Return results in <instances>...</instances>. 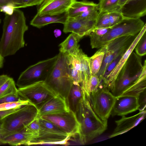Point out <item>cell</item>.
<instances>
[{"label": "cell", "instance_id": "6da1fadb", "mask_svg": "<svg viewBox=\"0 0 146 146\" xmlns=\"http://www.w3.org/2000/svg\"><path fill=\"white\" fill-rule=\"evenodd\" d=\"M146 88V60L133 52L118 74L111 91L116 98L125 95L139 96Z\"/></svg>", "mask_w": 146, "mask_h": 146}, {"label": "cell", "instance_id": "7a4b0ae2", "mask_svg": "<svg viewBox=\"0 0 146 146\" xmlns=\"http://www.w3.org/2000/svg\"><path fill=\"white\" fill-rule=\"evenodd\" d=\"M3 21L0 52L4 57L15 54L24 47V35L28 27L24 13L17 9L11 15L5 14Z\"/></svg>", "mask_w": 146, "mask_h": 146}, {"label": "cell", "instance_id": "3957f363", "mask_svg": "<svg viewBox=\"0 0 146 146\" xmlns=\"http://www.w3.org/2000/svg\"><path fill=\"white\" fill-rule=\"evenodd\" d=\"M83 91L82 98L75 113L80 124V141L84 144L103 133L107 129L108 122L102 120L96 115Z\"/></svg>", "mask_w": 146, "mask_h": 146}, {"label": "cell", "instance_id": "277c9868", "mask_svg": "<svg viewBox=\"0 0 146 146\" xmlns=\"http://www.w3.org/2000/svg\"><path fill=\"white\" fill-rule=\"evenodd\" d=\"M145 25L140 18L125 17L120 22L111 27L102 36L90 37L91 47L100 48L117 38L137 35Z\"/></svg>", "mask_w": 146, "mask_h": 146}, {"label": "cell", "instance_id": "5b68a950", "mask_svg": "<svg viewBox=\"0 0 146 146\" xmlns=\"http://www.w3.org/2000/svg\"><path fill=\"white\" fill-rule=\"evenodd\" d=\"M58 55L52 70L44 82L67 102L73 81L68 73L66 53L59 52Z\"/></svg>", "mask_w": 146, "mask_h": 146}, {"label": "cell", "instance_id": "8992f818", "mask_svg": "<svg viewBox=\"0 0 146 146\" xmlns=\"http://www.w3.org/2000/svg\"><path fill=\"white\" fill-rule=\"evenodd\" d=\"M38 116V110L33 104L29 103L22 106L2 120L1 139L21 130Z\"/></svg>", "mask_w": 146, "mask_h": 146}, {"label": "cell", "instance_id": "52a82bcc", "mask_svg": "<svg viewBox=\"0 0 146 146\" xmlns=\"http://www.w3.org/2000/svg\"><path fill=\"white\" fill-rule=\"evenodd\" d=\"M58 56V54L28 67L20 75L16 86L19 88L37 82L44 81L52 70Z\"/></svg>", "mask_w": 146, "mask_h": 146}, {"label": "cell", "instance_id": "ba28073f", "mask_svg": "<svg viewBox=\"0 0 146 146\" xmlns=\"http://www.w3.org/2000/svg\"><path fill=\"white\" fill-rule=\"evenodd\" d=\"M40 128L38 135L28 145H68L71 137L56 126L39 117Z\"/></svg>", "mask_w": 146, "mask_h": 146}, {"label": "cell", "instance_id": "9c48e42d", "mask_svg": "<svg viewBox=\"0 0 146 146\" xmlns=\"http://www.w3.org/2000/svg\"><path fill=\"white\" fill-rule=\"evenodd\" d=\"M91 106L98 117L103 121H107L116 98L101 82L98 88L88 97Z\"/></svg>", "mask_w": 146, "mask_h": 146}, {"label": "cell", "instance_id": "30bf717a", "mask_svg": "<svg viewBox=\"0 0 146 146\" xmlns=\"http://www.w3.org/2000/svg\"><path fill=\"white\" fill-rule=\"evenodd\" d=\"M18 94L23 99L28 100L38 110L52 98L59 96L45 83L37 82L17 89Z\"/></svg>", "mask_w": 146, "mask_h": 146}, {"label": "cell", "instance_id": "8fae6325", "mask_svg": "<svg viewBox=\"0 0 146 146\" xmlns=\"http://www.w3.org/2000/svg\"><path fill=\"white\" fill-rule=\"evenodd\" d=\"M137 35L117 38L111 40L105 45L106 49V53L102 66L97 75L99 78H102L107 66L111 62L125 52Z\"/></svg>", "mask_w": 146, "mask_h": 146}, {"label": "cell", "instance_id": "7c38bea8", "mask_svg": "<svg viewBox=\"0 0 146 146\" xmlns=\"http://www.w3.org/2000/svg\"><path fill=\"white\" fill-rule=\"evenodd\" d=\"M40 117L52 123L71 137L78 136L79 137L80 124L76 113L71 110L43 115Z\"/></svg>", "mask_w": 146, "mask_h": 146}, {"label": "cell", "instance_id": "4fadbf2b", "mask_svg": "<svg viewBox=\"0 0 146 146\" xmlns=\"http://www.w3.org/2000/svg\"><path fill=\"white\" fill-rule=\"evenodd\" d=\"M146 25L138 34L137 36L128 48L125 51L121 57L118 62L111 73L108 76L106 80L102 84L110 91L112 90L115 81L120 71L127 61L131 53L133 52L138 42L145 32Z\"/></svg>", "mask_w": 146, "mask_h": 146}, {"label": "cell", "instance_id": "5bb4252c", "mask_svg": "<svg viewBox=\"0 0 146 146\" xmlns=\"http://www.w3.org/2000/svg\"><path fill=\"white\" fill-rule=\"evenodd\" d=\"M140 108L139 96H121L116 98L111 115L112 116H125L139 110Z\"/></svg>", "mask_w": 146, "mask_h": 146}, {"label": "cell", "instance_id": "9a60e30c", "mask_svg": "<svg viewBox=\"0 0 146 146\" xmlns=\"http://www.w3.org/2000/svg\"><path fill=\"white\" fill-rule=\"evenodd\" d=\"M76 0H44L37 7V14L56 15L66 13Z\"/></svg>", "mask_w": 146, "mask_h": 146}, {"label": "cell", "instance_id": "2e32d148", "mask_svg": "<svg viewBox=\"0 0 146 146\" xmlns=\"http://www.w3.org/2000/svg\"><path fill=\"white\" fill-rule=\"evenodd\" d=\"M96 20L84 21L68 18L63 24V31L65 33H75L82 38L88 36L95 28Z\"/></svg>", "mask_w": 146, "mask_h": 146}, {"label": "cell", "instance_id": "e0dca14e", "mask_svg": "<svg viewBox=\"0 0 146 146\" xmlns=\"http://www.w3.org/2000/svg\"><path fill=\"white\" fill-rule=\"evenodd\" d=\"M146 115L145 109L139 110L138 113L131 116H122L120 119L115 121L116 126L109 137H115L128 131L143 121L145 118Z\"/></svg>", "mask_w": 146, "mask_h": 146}, {"label": "cell", "instance_id": "ac0fdd59", "mask_svg": "<svg viewBox=\"0 0 146 146\" xmlns=\"http://www.w3.org/2000/svg\"><path fill=\"white\" fill-rule=\"evenodd\" d=\"M38 135L25 126L21 130L0 139V145L12 146L28 145L29 143L36 138Z\"/></svg>", "mask_w": 146, "mask_h": 146}, {"label": "cell", "instance_id": "d6986e66", "mask_svg": "<svg viewBox=\"0 0 146 146\" xmlns=\"http://www.w3.org/2000/svg\"><path fill=\"white\" fill-rule=\"evenodd\" d=\"M70 110L66 100L60 96L50 99L38 110V115L41 116L57 114Z\"/></svg>", "mask_w": 146, "mask_h": 146}, {"label": "cell", "instance_id": "ffe728a7", "mask_svg": "<svg viewBox=\"0 0 146 146\" xmlns=\"http://www.w3.org/2000/svg\"><path fill=\"white\" fill-rule=\"evenodd\" d=\"M119 11L124 17L140 18L146 14V0H128Z\"/></svg>", "mask_w": 146, "mask_h": 146}, {"label": "cell", "instance_id": "44dd1931", "mask_svg": "<svg viewBox=\"0 0 146 146\" xmlns=\"http://www.w3.org/2000/svg\"><path fill=\"white\" fill-rule=\"evenodd\" d=\"M80 46L72 52L66 53V62L68 73L73 82L79 84L82 82L80 65L79 57Z\"/></svg>", "mask_w": 146, "mask_h": 146}, {"label": "cell", "instance_id": "7402d4cb", "mask_svg": "<svg viewBox=\"0 0 146 146\" xmlns=\"http://www.w3.org/2000/svg\"><path fill=\"white\" fill-rule=\"evenodd\" d=\"M68 18L66 13L56 15H44L39 16L36 13L30 22V25L40 28L48 24L55 23L64 24Z\"/></svg>", "mask_w": 146, "mask_h": 146}, {"label": "cell", "instance_id": "603a6c76", "mask_svg": "<svg viewBox=\"0 0 146 146\" xmlns=\"http://www.w3.org/2000/svg\"><path fill=\"white\" fill-rule=\"evenodd\" d=\"M79 57L82 80L81 86L86 93L88 89L91 76L88 61L89 57L80 48Z\"/></svg>", "mask_w": 146, "mask_h": 146}, {"label": "cell", "instance_id": "cb8c5ba5", "mask_svg": "<svg viewBox=\"0 0 146 146\" xmlns=\"http://www.w3.org/2000/svg\"><path fill=\"white\" fill-rule=\"evenodd\" d=\"M83 91L80 84L73 82L68 95L67 103L70 110L75 113L82 98Z\"/></svg>", "mask_w": 146, "mask_h": 146}, {"label": "cell", "instance_id": "d4e9b609", "mask_svg": "<svg viewBox=\"0 0 146 146\" xmlns=\"http://www.w3.org/2000/svg\"><path fill=\"white\" fill-rule=\"evenodd\" d=\"M96 7H99L98 4L92 1H76L70 7L66 13L68 18H74L89 9Z\"/></svg>", "mask_w": 146, "mask_h": 146}, {"label": "cell", "instance_id": "484cf974", "mask_svg": "<svg viewBox=\"0 0 146 146\" xmlns=\"http://www.w3.org/2000/svg\"><path fill=\"white\" fill-rule=\"evenodd\" d=\"M106 45L100 48L93 56L89 57L88 61L91 75H97L102 66L106 52Z\"/></svg>", "mask_w": 146, "mask_h": 146}, {"label": "cell", "instance_id": "4316f807", "mask_svg": "<svg viewBox=\"0 0 146 146\" xmlns=\"http://www.w3.org/2000/svg\"><path fill=\"white\" fill-rule=\"evenodd\" d=\"M13 79L7 75H0V98L10 94H17Z\"/></svg>", "mask_w": 146, "mask_h": 146}, {"label": "cell", "instance_id": "83f0119b", "mask_svg": "<svg viewBox=\"0 0 146 146\" xmlns=\"http://www.w3.org/2000/svg\"><path fill=\"white\" fill-rule=\"evenodd\" d=\"M81 38L78 35L72 33L59 44L60 52L68 53L72 52L79 45L78 43Z\"/></svg>", "mask_w": 146, "mask_h": 146}, {"label": "cell", "instance_id": "f1b7e54d", "mask_svg": "<svg viewBox=\"0 0 146 146\" xmlns=\"http://www.w3.org/2000/svg\"><path fill=\"white\" fill-rule=\"evenodd\" d=\"M119 0H99V13L119 11Z\"/></svg>", "mask_w": 146, "mask_h": 146}, {"label": "cell", "instance_id": "f546056e", "mask_svg": "<svg viewBox=\"0 0 146 146\" xmlns=\"http://www.w3.org/2000/svg\"><path fill=\"white\" fill-rule=\"evenodd\" d=\"M44 0H3V5L8 3H13L15 9L25 8L35 5H39Z\"/></svg>", "mask_w": 146, "mask_h": 146}, {"label": "cell", "instance_id": "4dcf8cb0", "mask_svg": "<svg viewBox=\"0 0 146 146\" xmlns=\"http://www.w3.org/2000/svg\"><path fill=\"white\" fill-rule=\"evenodd\" d=\"M98 10L99 7L89 9L74 19L84 21L96 20L98 15Z\"/></svg>", "mask_w": 146, "mask_h": 146}, {"label": "cell", "instance_id": "1f68e13d", "mask_svg": "<svg viewBox=\"0 0 146 146\" xmlns=\"http://www.w3.org/2000/svg\"><path fill=\"white\" fill-rule=\"evenodd\" d=\"M95 28H111L108 12L99 13L96 19Z\"/></svg>", "mask_w": 146, "mask_h": 146}, {"label": "cell", "instance_id": "d6a6232c", "mask_svg": "<svg viewBox=\"0 0 146 146\" xmlns=\"http://www.w3.org/2000/svg\"><path fill=\"white\" fill-rule=\"evenodd\" d=\"M29 103L27 100L21 99L17 101L0 104V111L9 110L19 108Z\"/></svg>", "mask_w": 146, "mask_h": 146}, {"label": "cell", "instance_id": "836d02e7", "mask_svg": "<svg viewBox=\"0 0 146 146\" xmlns=\"http://www.w3.org/2000/svg\"><path fill=\"white\" fill-rule=\"evenodd\" d=\"M136 54L141 57L145 55L146 54V35L145 32L142 36L135 48Z\"/></svg>", "mask_w": 146, "mask_h": 146}, {"label": "cell", "instance_id": "e575fe53", "mask_svg": "<svg viewBox=\"0 0 146 146\" xmlns=\"http://www.w3.org/2000/svg\"><path fill=\"white\" fill-rule=\"evenodd\" d=\"M101 80L97 75H91L89 87L87 92L85 93L88 97L90 94L96 90L100 86Z\"/></svg>", "mask_w": 146, "mask_h": 146}, {"label": "cell", "instance_id": "d590c367", "mask_svg": "<svg viewBox=\"0 0 146 146\" xmlns=\"http://www.w3.org/2000/svg\"><path fill=\"white\" fill-rule=\"evenodd\" d=\"M109 18L111 27L118 23L125 17L119 11L109 12Z\"/></svg>", "mask_w": 146, "mask_h": 146}, {"label": "cell", "instance_id": "8d00e7d4", "mask_svg": "<svg viewBox=\"0 0 146 146\" xmlns=\"http://www.w3.org/2000/svg\"><path fill=\"white\" fill-rule=\"evenodd\" d=\"M123 54L119 56L107 66L101 80L102 82H103L106 80L108 76L115 68Z\"/></svg>", "mask_w": 146, "mask_h": 146}, {"label": "cell", "instance_id": "74e56055", "mask_svg": "<svg viewBox=\"0 0 146 146\" xmlns=\"http://www.w3.org/2000/svg\"><path fill=\"white\" fill-rule=\"evenodd\" d=\"M111 28H95L88 34V36L90 37L102 36L106 33Z\"/></svg>", "mask_w": 146, "mask_h": 146}, {"label": "cell", "instance_id": "f35d334b", "mask_svg": "<svg viewBox=\"0 0 146 146\" xmlns=\"http://www.w3.org/2000/svg\"><path fill=\"white\" fill-rule=\"evenodd\" d=\"M23 99L17 94H10L0 98V104L18 101Z\"/></svg>", "mask_w": 146, "mask_h": 146}, {"label": "cell", "instance_id": "ab89813d", "mask_svg": "<svg viewBox=\"0 0 146 146\" xmlns=\"http://www.w3.org/2000/svg\"><path fill=\"white\" fill-rule=\"evenodd\" d=\"M38 116L25 127L38 135L40 123Z\"/></svg>", "mask_w": 146, "mask_h": 146}, {"label": "cell", "instance_id": "60d3db41", "mask_svg": "<svg viewBox=\"0 0 146 146\" xmlns=\"http://www.w3.org/2000/svg\"><path fill=\"white\" fill-rule=\"evenodd\" d=\"M15 9L14 5L12 3H8L2 6L1 12H3L5 14L12 15Z\"/></svg>", "mask_w": 146, "mask_h": 146}, {"label": "cell", "instance_id": "b9f144b4", "mask_svg": "<svg viewBox=\"0 0 146 146\" xmlns=\"http://www.w3.org/2000/svg\"><path fill=\"white\" fill-rule=\"evenodd\" d=\"M21 107L9 110L0 111V120H2L10 114L17 111Z\"/></svg>", "mask_w": 146, "mask_h": 146}, {"label": "cell", "instance_id": "7bdbcfd3", "mask_svg": "<svg viewBox=\"0 0 146 146\" xmlns=\"http://www.w3.org/2000/svg\"><path fill=\"white\" fill-rule=\"evenodd\" d=\"M4 62V57L2 56L0 52V69L3 67Z\"/></svg>", "mask_w": 146, "mask_h": 146}, {"label": "cell", "instance_id": "ee69618b", "mask_svg": "<svg viewBox=\"0 0 146 146\" xmlns=\"http://www.w3.org/2000/svg\"><path fill=\"white\" fill-rule=\"evenodd\" d=\"M128 0H119L118 3V6L119 9L122 6L124 5L127 1Z\"/></svg>", "mask_w": 146, "mask_h": 146}, {"label": "cell", "instance_id": "f6af8a7d", "mask_svg": "<svg viewBox=\"0 0 146 146\" xmlns=\"http://www.w3.org/2000/svg\"><path fill=\"white\" fill-rule=\"evenodd\" d=\"M2 123V120H0V129H1V127ZM1 139V135L0 134V139Z\"/></svg>", "mask_w": 146, "mask_h": 146}, {"label": "cell", "instance_id": "bcb514c9", "mask_svg": "<svg viewBox=\"0 0 146 146\" xmlns=\"http://www.w3.org/2000/svg\"><path fill=\"white\" fill-rule=\"evenodd\" d=\"M2 5V4H1V3H0V12H1V6Z\"/></svg>", "mask_w": 146, "mask_h": 146}, {"label": "cell", "instance_id": "7dc6e473", "mask_svg": "<svg viewBox=\"0 0 146 146\" xmlns=\"http://www.w3.org/2000/svg\"><path fill=\"white\" fill-rule=\"evenodd\" d=\"M3 0H0V3L3 5L2 3Z\"/></svg>", "mask_w": 146, "mask_h": 146}, {"label": "cell", "instance_id": "c3c4849f", "mask_svg": "<svg viewBox=\"0 0 146 146\" xmlns=\"http://www.w3.org/2000/svg\"><path fill=\"white\" fill-rule=\"evenodd\" d=\"M1 19H0V23H1Z\"/></svg>", "mask_w": 146, "mask_h": 146}, {"label": "cell", "instance_id": "681fc988", "mask_svg": "<svg viewBox=\"0 0 146 146\" xmlns=\"http://www.w3.org/2000/svg\"></svg>", "mask_w": 146, "mask_h": 146}]
</instances>
